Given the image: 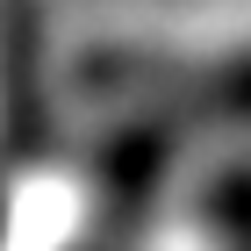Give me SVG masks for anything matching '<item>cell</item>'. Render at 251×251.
Instances as JSON below:
<instances>
[{"mask_svg":"<svg viewBox=\"0 0 251 251\" xmlns=\"http://www.w3.org/2000/svg\"><path fill=\"white\" fill-rule=\"evenodd\" d=\"M94 72L129 86V94L187 100L194 115H244L251 122V50H230V58H151V50H122V58H94Z\"/></svg>","mask_w":251,"mask_h":251,"instance_id":"6da1fadb","label":"cell"}]
</instances>
